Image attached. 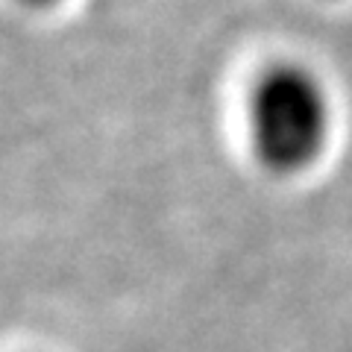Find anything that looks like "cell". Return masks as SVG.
Returning <instances> with one entry per match:
<instances>
[{
	"instance_id": "cell-1",
	"label": "cell",
	"mask_w": 352,
	"mask_h": 352,
	"mask_svg": "<svg viewBox=\"0 0 352 352\" xmlns=\"http://www.w3.org/2000/svg\"><path fill=\"white\" fill-rule=\"evenodd\" d=\"M247 129L264 170L276 176L308 170L332 135V103L320 76L296 62L264 68L250 88Z\"/></svg>"
},
{
	"instance_id": "cell-2",
	"label": "cell",
	"mask_w": 352,
	"mask_h": 352,
	"mask_svg": "<svg viewBox=\"0 0 352 352\" xmlns=\"http://www.w3.org/2000/svg\"><path fill=\"white\" fill-rule=\"evenodd\" d=\"M18 3L27 6V9H50V6L62 3V0H18Z\"/></svg>"
}]
</instances>
